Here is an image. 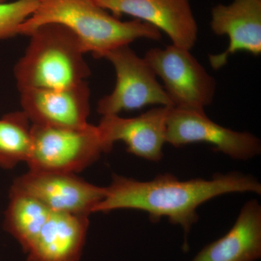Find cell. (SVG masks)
Masks as SVG:
<instances>
[{
  "label": "cell",
  "mask_w": 261,
  "mask_h": 261,
  "mask_svg": "<svg viewBox=\"0 0 261 261\" xmlns=\"http://www.w3.org/2000/svg\"><path fill=\"white\" fill-rule=\"evenodd\" d=\"M106 194L93 213H109L120 209L145 211L155 223L168 218L171 224L181 226L187 236L198 221L199 206L220 195L230 193L261 194V184L252 175L233 171L217 173L211 179L180 180L171 173L158 175L149 181H139L113 175Z\"/></svg>",
  "instance_id": "obj_1"
},
{
  "label": "cell",
  "mask_w": 261,
  "mask_h": 261,
  "mask_svg": "<svg viewBox=\"0 0 261 261\" xmlns=\"http://www.w3.org/2000/svg\"><path fill=\"white\" fill-rule=\"evenodd\" d=\"M22 111L33 125L82 128L89 124L90 89L87 82L62 89H33L20 92Z\"/></svg>",
  "instance_id": "obj_9"
},
{
  "label": "cell",
  "mask_w": 261,
  "mask_h": 261,
  "mask_svg": "<svg viewBox=\"0 0 261 261\" xmlns=\"http://www.w3.org/2000/svg\"><path fill=\"white\" fill-rule=\"evenodd\" d=\"M29 36L28 46L14 67L19 92L67 88L85 82L90 75L83 45L67 27L44 24Z\"/></svg>",
  "instance_id": "obj_3"
},
{
  "label": "cell",
  "mask_w": 261,
  "mask_h": 261,
  "mask_svg": "<svg viewBox=\"0 0 261 261\" xmlns=\"http://www.w3.org/2000/svg\"><path fill=\"white\" fill-rule=\"evenodd\" d=\"M10 191L32 196L51 212L89 216L106 194L75 173L34 171L15 178Z\"/></svg>",
  "instance_id": "obj_8"
},
{
  "label": "cell",
  "mask_w": 261,
  "mask_h": 261,
  "mask_svg": "<svg viewBox=\"0 0 261 261\" xmlns=\"http://www.w3.org/2000/svg\"><path fill=\"white\" fill-rule=\"evenodd\" d=\"M9 199L3 227L27 253L53 212L37 199L25 194L10 191Z\"/></svg>",
  "instance_id": "obj_15"
},
{
  "label": "cell",
  "mask_w": 261,
  "mask_h": 261,
  "mask_svg": "<svg viewBox=\"0 0 261 261\" xmlns=\"http://www.w3.org/2000/svg\"><path fill=\"white\" fill-rule=\"evenodd\" d=\"M145 58L156 76L162 80L173 107L205 111L213 102L216 80L190 49L171 44L165 49H149Z\"/></svg>",
  "instance_id": "obj_6"
},
{
  "label": "cell",
  "mask_w": 261,
  "mask_h": 261,
  "mask_svg": "<svg viewBox=\"0 0 261 261\" xmlns=\"http://www.w3.org/2000/svg\"><path fill=\"white\" fill-rule=\"evenodd\" d=\"M171 108L159 106L134 118L102 116L97 128L107 152L112 150L116 142L122 141L130 153L152 162L161 161Z\"/></svg>",
  "instance_id": "obj_11"
},
{
  "label": "cell",
  "mask_w": 261,
  "mask_h": 261,
  "mask_svg": "<svg viewBox=\"0 0 261 261\" xmlns=\"http://www.w3.org/2000/svg\"><path fill=\"white\" fill-rule=\"evenodd\" d=\"M103 58L114 67L116 82L113 92L98 101L99 114L118 115L152 105L173 107L150 65L129 45L115 48Z\"/></svg>",
  "instance_id": "obj_5"
},
{
  "label": "cell",
  "mask_w": 261,
  "mask_h": 261,
  "mask_svg": "<svg viewBox=\"0 0 261 261\" xmlns=\"http://www.w3.org/2000/svg\"><path fill=\"white\" fill-rule=\"evenodd\" d=\"M39 0L0 2V40L18 35L22 24L37 9Z\"/></svg>",
  "instance_id": "obj_17"
},
{
  "label": "cell",
  "mask_w": 261,
  "mask_h": 261,
  "mask_svg": "<svg viewBox=\"0 0 261 261\" xmlns=\"http://www.w3.org/2000/svg\"><path fill=\"white\" fill-rule=\"evenodd\" d=\"M89 225V216L51 213L31 245L28 261H79Z\"/></svg>",
  "instance_id": "obj_13"
},
{
  "label": "cell",
  "mask_w": 261,
  "mask_h": 261,
  "mask_svg": "<svg viewBox=\"0 0 261 261\" xmlns=\"http://www.w3.org/2000/svg\"><path fill=\"white\" fill-rule=\"evenodd\" d=\"M47 23L64 25L80 39L86 53L103 58L118 47L141 38L161 41V31L138 19L122 21L92 0H39L37 9L20 28L29 36Z\"/></svg>",
  "instance_id": "obj_2"
},
{
  "label": "cell",
  "mask_w": 261,
  "mask_h": 261,
  "mask_svg": "<svg viewBox=\"0 0 261 261\" xmlns=\"http://www.w3.org/2000/svg\"><path fill=\"white\" fill-rule=\"evenodd\" d=\"M29 170L75 173L96 162L107 149L97 126L61 128L32 124Z\"/></svg>",
  "instance_id": "obj_4"
},
{
  "label": "cell",
  "mask_w": 261,
  "mask_h": 261,
  "mask_svg": "<svg viewBox=\"0 0 261 261\" xmlns=\"http://www.w3.org/2000/svg\"><path fill=\"white\" fill-rule=\"evenodd\" d=\"M261 257V205L257 200L242 207L231 229L205 245L191 261H256Z\"/></svg>",
  "instance_id": "obj_14"
},
{
  "label": "cell",
  "mask_w": 261,
  "mask_h": 261,
  "mask_svg": "<svg viewBox=\"0 0 261 261\" xmlns=\"http://www.w3.org/2000/svg\"><path fill=\"white\" fill-rule=\"evenodd\" d=\"M211 30L229 39L228 49L210 56L215 70L227 63L228 57L245 51L257 56L261 53V0H233L231 4L218 5L211 11Z\"/></svg>",
  "instance_id": "obj_12"
},
{
  "label": "cell",
  "mask_w": 261,
  "mask_h": 261,
  "mask_svg": "<svg viewBox=\"0 0 261 261\" xmlns=\"http://www.w3.org/2000/svg\"><path fill=\"white\" fill-rule=\"evenodd\" d=\"M205 142L231 159L247 161L261 152L260 140L249 132L230 129L211 120L205 111L171 107L168 113L166 143L180 147Z\"/></svg>",
  "instance_id": "obj_7"
},
{
  "label": "cell",
  "mask_w": 261,
  "mask_h": 261,
  "mask_svg": "<svg viewBox=\"0 0 261 261\" xmlns=\"http://www.w3.org/2000/svg\"><path fill=\"white\" fill-rule=\"evenodd\" d=\"M6 0H0V2H3V3H5Z\"/></svg>",
  "instance_id": "obj_18"
},
{
  "label": "cell",
  "mask_w": 261,
  "mask_h": 261,
  "mask_svg": "<svg viewBox=\"0 0 261 261\" xmlns=\"http://www.w3.org/2000/svg\"><path fill=\"white\" fill-rule=\"evenodd\" d=\"M119 18L123 14L154 25L166 33L177 47L191 49L198 27L190 0H92Z\"/></svg>",
  "instance_id": "obj_10"
},
{
  "label": "cell",
  "mask_w": 261,
  "mask_h": 261,
  "mask_svg": "<svg viewBox=\"0 0 261 261\" xmlns=\"http://www.w3.org/2000/svg\"><path fill=\"white\" fill-rule=\"evenodd\" d=\"M32 123L23 111L0 118V168L9 170L29 161L32 150Z\"/></svg>",
  "instance_id": "obj_16"
}]
</instances>
